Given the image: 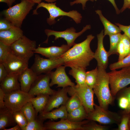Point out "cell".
<instances>
[{"label": "cell", "instance_id": "1", "mask_svg": "<svg viewBox=\"0 0 130 130\" xmlns=\"http://www.w3.org/2000/svg\"><path fill=\"white\" fill-rule=\"evenodd\" d=\"M91 34L79 43H75L61 57L66 67H80L86 68L94 58V52L91 50L90 43L94 38Z\"/></svg>", "mask_w": 130, "mask_h": 130}, {"label": "cell", "instance_id": "2", "mask_svg": "<svg viewBox=\"0 0 130 130\" xmlns=\"http://www.w3.org/2000/svg\"><path fill=\"white\" fill-rule=\"evenodd\" d=\"M98 68L97 80L93 90L98 99L99 105L107 110L113 100L109 87V77L105 69L99 67Z\"/></svg>", "mask_w": 130, "mask_h": 130}, {"label": "cell", "instance_id": "3", "mask_svg": "<svg viewBox=\"0 0 130 130\" xmlns=\"http://www.w3.org/2000/svg\"><path fill=\"white\" fill-rule=\"evenodd\" d=\"M35 4L27 0H21L19 3L3 11L2 14L13 26L21 28L23 21Z\"/></svg>", "mask_w": 130, "mask_h": 130}, {"label": "cell", "instance_id": "4", "mask_svg": "<svg viewBox=\"0 0 130 130\" xmlns=\"http://www.w3.org/2000/svg\"><path fill=\"white\" fill-rule=\"evenodd\" d=\"M56 4V2L46 3L41 2L38 4L36 9L33 11L32 14H38L37 9L40 7H42L46 9L49 14V17L47 18L46 21L50 25L54 24L56 23L55 19L61 16L69 17L77 24L81 22L82 17L81 14L77 11L72 10L68 12H65L57 6Z\"/></svg>", "mask_w": 130, "mask_h": 130}, {"label": "cell", "instance_id": "5", "mask_svg": "<svg viewBox=\"0 0 130 130\" xmlns=\"http://www.w3.org/2000/svg\"><path fill=\"white\" fill-rule=\"evenodd\" d=\"M68 94L71 96L75 95L80 100L87 114L94 110V93L92 89L86 84H76L73 86L67 87Z\"/></svg>", "mask_w": 130, "mask_h": 130}, {"label": "cell", "instance_id": "6", "mask_svg": "<svg viewBox=\"0 0 130 130\" xmlns=\"http://www.w3.org/2000/svg\"><path fill=\"white\" fill-rule=\"evenodd\" d=\"M108 74L110 91L113 96L130 84V66L123 68L119 71L111 70Z\"/></svg>", "mask_w": 130, "mask_h": 130}, {"label": "cell", "instance_id": "7", "mask_svg": "<svg viewBox=\"0 0 130 130\" xmlns=\"http://www.w3.org/2000/svg\"><path fill=\"white\" fill-rule=\"evenodd\" d=\"M94 110L88 114L87 119L103 124H118L121 117L118 114L106 110L94 104Z\"/></svg>", "mask_w": 130, "mask_h": 130}, {"label": "cell", "instance_id": "8", "mask_svg": "<svg viewBox=\"0 0 130 130\" xmlns=\"http://www.w3.org/2000/svg\"><path fill=\"white\" fill-rule=\"evenodd\" d=\"M10 46L14 53L20 57L29 60L33 56L37 48L36 41L30 39L24 35Z\"/></svg>", "mask_w": 130, "mask_h": 130}, {"label": "cell", "instance_id": "9", "mask_svg": "<svg viewBox=\"0 0 130 130\" xmlns=\"http://www.w3.org/2000/svg\"><path fill=\"white\" fill-rule=\"evenodd\" d=\"M35 96L21 90L6 94L4 98L5 106L12 112L20 110L23 106Z\"/></svg>", "mask_w": 130, "mask_h": 130}, {"label": "cell", "instance_id": "10", "mask_svg": "<svg viewBox=\"0 0 130 130\" xmlns=\"http://www.w3.org/2000/svg\"><path fill=\"white\" fill-rule=\"evenodd\" d=\"M63 59L61 58L56 59H45L36 54L34 62L31 68L38 75L42 73H50L53 69L64 65Z\"/></svg>", "mask_w": 130, "mask_h": 130}, {"label": "cell", "instance_id": "11", "mask_svg": "<svg viewBox=\"0 0 130 130\" xmlns=\"http://www.w3.org/2000/svg\"><path fill=\"white\" fill-rule=\"evenodd\" d=\"M91 26L90 25H86L84 27L83 29L80 32H76V30L73 27L68 28L62 31H55L49 29H46L45 32L47 36L46 40L43 43H47L49 37L51 35L55 36V40L60 38L64 39L66 41L67 45L70 47L73 46L75 43V41L79 36L82 34L87 30L90 29Z\"/></svg>", "mask_w": 130, "mask_h": 130}, {"label": "cell", "instance_id": "12", "mask_svg": "<svg viewBox=\"0 0 130 130\" xmlns=\"http://www.w3.org/2000/svg\"><path fill=\"white\" fill-rule=\"evenodd\" d=\"M29 60L17 56L11 51L2 63L8 74L19 75L28 67Z\"/></svg>", "mask_w": 130, "mask_h": 130}, {"label": "cell", "instance_id": "13", "mask_svg": "<svg viewBox=\"0 0 130 130\" xmlns=\"http://www.w3.org/2000/svg\"><path fill=\"white\" fill-rule=\"evenodd\" d=\"M50 73L38 75L32 84L28 93L34 96L41 94L51 95L56 91L52 89L50 85Z\"/></svg>", "mask_w": 130, "mask_h": 130}, {"label": "cell", "instance_id": "14", "mask_svg": "<svg viewBox=\"0 0 130 130\" xmlns=\"http://www.w3.org/2000/svg\"><path fill=\"white\" fill-rule=\"evenodd\" d=\"M89 120L80 122L71 121L67 118L57 122L49 121L44 124L45 130H84L83 125Z\"/></svg>", "mask_w": 130, "mask_h": 130}, {"label": "cell", "instance_id": "15", "mask_svg": "<svg viewBox=\"0 0 130 130\" xmlns=\"http://www.w3.org/2000/svg\"><path fill=\"white\" fill-rule=\"evenodd\" d=\"M65 67L64 65H60L56 68L55 71H51L50 72L51 81L50 85L51 87L55 84L57 85V87L62 88L69 86L72 87L75 85L66 74Z\"/></svg>", "mask_w": 130, "mask_h": 130}, {"label": "cell", "instance_id": "16", "mask_svg": "<svg viewBox=\"0 0 130 130\" xmlns=\"http://www.w3.org/2000/svg\"><path fill=\"white\" fill-rule=\"evenodd\" d=\"M67 87L58 90L54 94L50 95L47 104L42 112H47L65 105L69 98L67 95Z\"/></svg>", "mask_w": 130, "mask_h": 130}, {"label": "cell", "instance_id": "17", "mask_svg": "<svg viewBox=\"0 0 130 130\" xmlns=\"http://www.w3.org/2000/svg\"><path fill=\"white\" fill-rule=\"evenodd\" d=\"M104 30L97 34V48L94 52V58L97 61L98 67H101L106 70L108 64V52L105 50L103 45V40L105 36Z\"/></svg>", "mask_w": 130, "mask_h": 130}, {"label": "cell", "instance_id": "18", "mask_svg": "<svg viewBox=\"0 0 130 130\" xmlns=\"http://www.w3.org/2000/svg\"><path fill=\"white\" fill-rule=\"evenodd\" d=\"M70 48L67 45L63 44L60 46H55L44 47H38L35 50L34 53L41 54L50 59H56L61 57Z\"/></svg>", "mask_w": 130, "mask_h": 130}, {"label": "cell", "instance_id": "19", "mask_svg": "<svg viewBox=\"0 0 130 130\" xmlns=\"http://www.w3.org/2000/svg\"><path fill=\"white\" fill-rule=\"evenodd\" d=\"M23 35L20 28L13 26L7 30L0 31V42L10 46Z\"/></svg>", "mask_w": 130, "mask_h": 130}, {"label": "cell", "instance_id": "20", "mask_svg": "<svg viewBox=\"0 0 130 130\" xmlns=\"http://www.w3.org/2000/svg\"><path fill=\"white\" fill-rule=\"evenodd\" d=\"M38 75L30 68L26 69L18 75L21 90L28 93Z\"/></svg>", "mask_w": 130, "mask_h": 130}, {"label": "cell", "instance_id": "21", "mask_svg": "<svg viewBox=\"0 0 130 130\" xmlns=\"http://www.w3.org/2000/svg\"><path fill=\"white\" fill-rule=\"evenodd\" d=\"M19 75L15 73L9 74L0 82V88L5 94L21 90L18 79Z\"/></svg>", "mask_w": 130, "mask_h": 130}, {"label": "cell", "instance_id": "22", "mask_svg": "<svg viewBox=\"0 0 130 130\" xmlns=\"http://www.w3.org/2000/svg\"><path fill=\"white\" fill-rule=\"evenodd\" d=\"M68 114L65 105H62L58 108L47 112L39 113L38 118L44 121L47 119L56 120L59 118H67Z\"/></svg>", "mask_w": 130, "mask_h": 130}, {"label": "cell", "instance_id": "23", "mask_svg": "<svg viewBox=\"0 0 130 130\" xmlns=\"http://www.w3.org/2000/svg\"><path fill=\"white\" fill-rule=\"evenodd\" d=\"M17 124L12 112L7 107L0 109V130H4L8 127Z\"/></svg>", "mask_w": 130, "mask_h": 130}, {"label": "cell", "instance_id": "24", "mask_svg": "<svg viewBox=\"0 0 130 130\" xmlns=\"http://www.w3.org/2000/svg\"><path fill=\"white\" fill-rule=\"evenodd\" d=\"M95 12L98 15L104 26V34L105 36L106 35L109 36L121 32V31L118 27L112 23L104 16L101 10H97Z\"/></svg>", "mask_w": 130, "mask_h": 130}, {"label": "cell", "instance_id": "25", "mask_svg": "<svg viewBox=\"0 0 130 130\" xmlns=\"http://www.w3.org/2000/svg\"><path fill=\"white\" fill-rule=\"evenodd\" d=\"M50 95L45 94L38 95L31 98L29 101L32 104L38 115V113L42 112L45 109Z\"/></svg>", "mask_w": 130, "mask_h": 130}, {"label": "cell", "instance_id": "26", "mask_svg": "<svg viewBox=\"0 0 130 130\" xmlns=\"http://www.w3.org/2000/svg\"><path fill=\"white\" fill-rule=\"evenodd\" d=\"M69 71V74L75 79L77 85H83L86 84V68L80 67H72Z\"/></svg>", "mask_w": 130, "mask_h": 130}, {"label": "cell", "instance_id": "27", "mask_svg": "<svg viewBox=\"0 0 130 130\" xmlns=\"http://www.w3.org/2000/svg\"><path fill=\"white\" fill-rule=\"evenodd\" d=\"M88 114L84 107H79L68 113L67 119L74 122H80L87 119Z\"/></svg>", "mask_w": 130, "mask_h": 130}, {"label": "cell", "instance_id": "28", "mask_svg": "<svg viewBox=\"0 0 130 130\" xmlns=\"http://www.w3.org/2000/svg\"><path fill=\"white\" fill-rule=\"evenodd\" d=\"M20 111L25 117L28 122L37 118V115L35 109L31 102L30 101L23 106Z\"/></svg>", "mask_w": 130, "mask_h": 130}, {"label": "cell", "instance_id": "29", "mask_svg": "<svg viewBox=\"0 0 130 130\" xmlns=\"http://www.w3.org/2000/svg\"><path fill=\"white\" fill-rule=\"evenodd\" d=\"M122 34L120 33L109 35L110 46L108 52L109 56L114 54H118L117 48L121 41Z\"/></svg>", "mask_w": 130, "mask_h": 130}, {"label": "cell", "instance_id": "30", "mask_svg": "<svg viewBox=\"0 0 130 130\" xmlns=\"http://www.w3.org/2000/svg\"><path fill=\"white\" fill-rule=\"evenodd\" d=\"M98 74V68L86 72L85 84L89 87L92 89L95 86L97 80Z\"/></svg>", "mask_w": 130, "mask_h": 130}, {"label": "cell", "instance_id": "31", "mask_svg": "<svg viewBox=\"0 0 130 130\" xmlns=\"http://www.w3.org/2000/svg\"><path fill=\"white\" fill-rule=\"evenodd\" d=\"M82 105L79 98L76 95H74L69 98L66 102L65 106L68 113Z\"/></svg>", "mask_w": 130, "mask_h": 130}, {"label": "cell", "instance_id": "32", "mask_svg": "<svg viewBox=\"0 0 130 130\" xmlns=\"http://www.w3.org/2000/svg\"><path fill=\"white\" fill-rule=\"evenodd\" d=\"M44 121L38 118L28 122L24 130H45Z\"/></svg>", "mask_w": 130, "mask_h": 130}, {"label": "cell", "instance_id": "33", "mask_svg": "<svg viewBox=\"0 0 130 130\" xmlns=\"http://www.w3.org/2000/svg\"><path fill=\"white\" fill-rule=\"evenodd\" d=\"M12 113L17 124L19 125L21 130H24L28 123L25 116L20 110L13 112Z\"/></svg>", "mask_w": 130, "mask_h": 130}, {"label": "cell", "instance_id": "34", "mask_svg": "<svg viewBox=\"0 0 130 130\" xmlns=\"http://www.w3.org/2000/svg\"><path fill=\"white\" fill-rule=\"evenodd\" d=\"M130 66V54L122 60L111 64L109 66L111 70Z\"/></svg>", "mask_w": 130, "mask_h": 130}, {"label": "cell", "instance_id": "35", "mask_svg": "<svg viewBox=\"0 0 130 130\" xmlns=\"http://www.w3.org/2000/svg\"><path fill=\"white\" fill-rule=\"evenodd\" d=\"M83 127L84 130H106L108 129L106 126L98 124L95 121L90 120L83 125Z\"/></svg>", "mask_w": 130, "mask_h": 130}, {"label": "cell", "instance_id": "36", "mask_svg": "<svg viewBox=\"0 0 130 130\" xmlns=\"http://www.w3.org/2000/svg\"><path fill=\"white\" fill-rule=\"evenodd\" d=\"M11 51L10 46L0 42V63H3Z\"/></svg>", "mask_w": 130, "mask_h": 130}, {"label": "cell", "instance_id": "37", "mask_svg": "<svg viewBox=\"0 0 130 130\" xmlns=\"http://www.w3.org/2000/svg\"><path fill=\"white\" fill-rule=\"evenodd\" d=\"M126 114L121 118L120 122L118 124L117 130H129L130 116Z\"/></svg>", "mask_w": 130, "mask_h": 130}, {"label": "cell", "instance_id": "38", "mask_svg": "<svg viewBox=\"0 0 130 130\" xmlns=\"http://www.w3.org/2000/svg\"><path fill=\"white\" fill-rule=\"evenodd\" d=\"M121 40L123 44L126 56L130 54V39L124 34L122 35Z\"/></svg>", "mask_w": 130, "mask_h": 130}, {"label": "cell", "instance_id": "39", "mask_svg": "<svg viewBox=\"0 0 130 130\" xmlns=\"http://www.w3.org/2000/svg\"><path fill=\"white\" fill-rule=\"evenodd\" d=\"M13 26L10 22L6 19H0V31L7 30Z\"/></svg>", "mask_w": 130, "mask_h": 130}, {"label": "cell", "instance_id": "40", "mask_svg": "<svg viewBox=\"0 0 130 130\" xmlns=\"http://www.w3.org/2000/svg\"><path fill=\"white\" fill-rule=\"evenodd\" d=\"M118 104L119 106L121 108L125 110L129 106V100L126 97L121 96L119 99Z\"/></svg>", "mask_w": 130, "mask_h": 130}, {"label": "cell", "instance_id": "41", "mask_svg": "<svg viewBox=\"0 0 130 130\" xmlns=\"http://www.w3.org/2000/svg\"><path fill=\"white\" fill-rule=\"evenodd\" d=\"M117 52L119 54L118 61L121 60L126 56L123 44L121 39L118 45Z\"/></svg>", "mask_w": 130, "mask_h": 130}, {"label": "cell", "instance_id": "42", "mask_svg": "<svg viewBox=\"0 0 130 130\" xmlns=\"http://www.w3.org/2000/svg\"><path fill=\"white\" fill-rule=\"evenodd\" d=\"M115 24L130 39V25L126 26L121 24L118 23H115Z\"/></svg>", "mask_w": 130, "mask_h": 130}, {"label": "cell", "instance_id": "43", "mask_svg": "<svg viewBox=\"0 0 130 130\" xmlns=\"http://www.w3.org/2000/svg\"><path fill=\"white\" fill-rule=\"evenodd\" d=\"M121 96H124L127 98L129 101V104L127 108L125 110L126 114L130 113V86L125 89L123 91Z\"/></svg>", "mask_w": 130, "mask_h": 130}, {"label": "cell", "instance_id": "44", "mask_svg": "<svg viewBox=\"0 0 130 130\" xmlns=\"http://www.w3.org/2000/svg\"><path fill=\"white\" fill-rule=\"evenodd\" d=\"M8 74V73L3 64L0 63V82Z\"/></svg>", "mask_w": 130, "mask_h": 130}, {"label": "cell", "instance_id": "45", "mask_svg": "<svg viewBox=\"0 0 130 130\" xmlns=\"http://www.w3.org/2000/svg\"><path fill=\"white\" fill-rule=\"evenodd\" d=\"M6 94L3 90L0 88V109L6 107L4 102V98Z\"/></svg>", "mask_w": 130, "mask_h": 130}, {"label": "cell", "instance_id": "46", "mask_svg": "<svg viewBox=\"0 0 130 130\" xmlns=\"http://www.w3.org/2000/svg\"><path fill=\"white\" fill-rule=\"evenodd\" d=\"M95 0H76L73 1L71 2L70 4L71 6H72L75 4L81 3L82 5V8L84 10L85 7V5L86 2L88 0H90L93 2Z\"/></svg>", "mask_w": 130, "mask_h": 130}, {"label": "cell", "instance_id": "47", "mask_svg": "<svg viewBox=\"0 0 130 130\" xmlns=\"http://www.w3.org/2000/svg\"><path fill=\"white\" fill-rule=\"evenodd\" d=\"M130 6V0H124V3L122 8L120 10V13H122Z\"/></svg>", "mask_w": 130, "mask_h": 130}, {"label": "cell", "instance_id": "48", "mask_svg": "<svg viewBox=\"0 0 130 130\" xmlns=\"http://www.w3.org/2000/svg\"><path fill=\"white\" fill-rule=\"evenodd\" d=\"M29 2L34 4L37 3L38 4L41 2L42 0H44L48 3H51L54 2L57 0H27Z\"/></svg>", "mask_w": 130, "mask_h": 130}, {"label": "cell", "instance_id": "49", "mask_svg": "<svg viewBox=\"0 0 130 130\" xmlns=\"http://www.w3.org/2000/svg\"><path fill=\"white\" fill-rule=\"evenodd\" d=\"M15 1V0H0V2L6 3L9 7L12 6V5Z\"/></svg>", "mask_w": 130, "mask_h": 130}, {"label": "cell", "instance_id": "50", "mask_svg": "<svg viewBox=\"0 0 130 130\" xmlns=\"http://www.w3.org/2000/svg\"><path fill=\"white\" fill-rule=\"evenodd\" d=\"M109 0L112 4L113 7H114L116 13L118 14L120 13V10L118 8L115 2V0Z\"/></svg>", "mask_w": 130, "mask_h": 130}, {"label": "cell", "instance_id": "51", "mask_svg": "<svg viewBox=\"0 0 130 130\" xmlns=\"http://www.w3.org/2000/svg\"><path fill=\"white\" fill-rule=\"evenodd\" d=\"M21 128L18 124H17L12 127L9 128H6L4 130H21Z\"/></svg>", "mask_w": 130, "mask_h": 130}, {"label": "cell", "instance_id": "52", "mask_svg": "<svg viewBox=\"0 0 130 130\" xmlns=\"http://www.w3.org/2000/svg\"><path fill=\"white\" fill-rule=\"evenodd\" d=\"M129 126L130 129V118L129 122Z\"/></svg>", "mask_w": 130, "mask_h": 130}, {"label": "cell", "instance_id": "53", "mask_svg": "<svg viewBox=\"0 0 130 130\" xmlns=\"http://www.w3.org/2000/svg\"><path fill=\"white\" fill-rule=\"evenodd\" d=\"M128 8L130 9V6Z\"/></svg>", "mask_w": 130, "mask_h": 130}]
</instances>
